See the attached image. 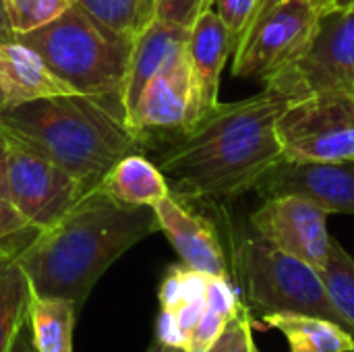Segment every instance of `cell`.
Returning a JSON list of instances; mask_svg holds the SVG:
<instances>
[{
    "mask_svg": "<svg viewBox=\"0 0 354 352\" xmlns=\"http://www.w3.org/2000/svg\"><path fill=\"white\" fill-rule=\"evenodd\" d=\"M319 276L334 307L348 322L354 334V259L336 239H332L330 253Z\"/></svg>",
    "mask_w": 354,
    "mask_h": 352,
    "instance_id": "22",
    "label": "cell"
},
{
    "mask_svg": "<svg viewBox=\"0 0 354 352\" xmlns=\"http://www.w3.org/2000/svg\"><path fill=\"white\" fill-rule=\"evenodd\" d=\"M17 39V33L10 25V19H8V8H6V0H0V44H8V41H15Z\"/></svg>",
    "mask_w": 354,
    "mask_h": 352,
    "instance_id": "35",
    "label": "cell"
},
{
    "mask_svg": "<svg viewBox=\"0 0 354 352\" xmlns=\"http://www.w3.org/2000/svg\"><path fill=\"white\" fill-rule=\"evenodd\" d=\"M77 4L131 39L156 19V0H77Z\"/></svg>",
    "mask_w": 354,
    "mask_h": 352,
    "instance_id": "21",
    "label": "cell"
},
{
    "mask_svg": "<svg viewBox=\"0 0 354 352\" xmlns=\"http://www.w3.org/2000/svg\"><path fill=\"white\" fill-rule=\"evenodd\" d=\"M187 352H212V351H187Z\"/></svg>",
    "mask_w": 354,
    "mask_h": 352,
    "instance_id": "41",
    "label": "cell"
},
{
    "mask_svg": "<svg viewBox=\"0 0 354 352\" xmlns=\"http://www.w3.org/2000/svg\"><path fill=\"white\" fill-rule=\"evenodd\" d=\"M230 54L232 37L218 12L209 6L197 17L187 39V56L197 93L199 116L220 104V77Z\"/></svg>",
    "mask_w": 354,
    "mask_h": 352,
    "instance_id": "14",
    "label": "cell"
},
{
    "mask_svg": "<svg viewBox=\"0 0 354 352\" xmlns=\"http://www.w3.org/2000/svg\"><path fill=\"white\" fill-rule=\"evenodd\" d=\"M286 106L282 95L263 89L241 102H220L187 129L164 137L153 164L170 195L230 199L255 189L284 158L276 124Z\"/></svg>",
    "mask_w": 354,
    "mask_h": 352,
    "instance_id": "1",
    "label": "cell"
},
{
    "mask_svg": "<svg viewBox=\"0 0 354 352\" xmlns=\"http://www.w3.org/2000/svg\"><path fill=\"white\" fill-rule=\"evenodd\" d=\"M158 230L153 207L120 203L97 185L58 222L37 230L17 261L35 297L66 299L81 309L106 270Z\"/></svg>",
    "mask_w": 354,
    "mask_h": 352,
    "instance_id": "2",
    "label": "cell"
},
{
    "mask_svg": "<svg viewBox=\"0 0 354 352\" xmlns=\"http://www.w3.org/2000/svg\"><path fill=\"white\" fill-rule=\"evenodd\" d=\"M10 352H37L35 344H33V336H31V328H29L27 317H25V322L21 324V328H19V332L15 336Z\"/></svg>",
    "mask_w": 354,
    "mask_h": 352,
    "instance_id": "34",
    "label": "cell"
},
{
    "mask_svg": "<svg viewBox=\"0 0 354 352\" xmlns=\"http://www.w3.org/2000/svg\"><path fill=\"white\" fill-rule=\"evenodd\" d=\"M255 189L270 197H303L328 214L354 216V160L344 162H295L280 160Z\"/></svg>",
    "mask_w": 354,
    "mask_h": 352,
    "instance_id": "12",
    "label": "cell"
},
{
    "mask_svg": "<svg viewBox=\"0 0 354 352\" xmlns=\"http://www.w3.org/2000/svg\"><path fill=\"white\" fill-rule=\"evenodd\" d=\"M251 352H261L259 349H257V344H255V342H253V346H251Z\"/></svg>",
    "mask_w": 354,
    "mask_h": 352,
    "instance_id": "40",
    "label": "cell"
},
{
    "mask_svg": "<svg viewBox=\"0 0 354 352\" xmlns=\"http://www.w3.org/2000/svg\"><path fill=\"white\" fill-rule=\"evenodd\" d=\"M263 83L286 102L315 93L354 95V8L324 12L303 52Z\"/></svg>",
    "mask_w": 354,
    "mask_h": 352,
    "instance_id": "6",
    "label": "cell"
},
{
    "mask_svg": "<svg viewBox=\"0 0 354 352\" xmlns=\"http://www.w3.org/2000/svg\"><path fill=\"white\" fill-rule=\"evenodd\" d=\"M4 106H6V95H4V89L0 87V110H2Z\"/></svg>",
    "mask_w": 354,
    "mask_h": 352,
    "instance_id": "39",
    "label": "cell"
},
{
    "mask_svg": "<svg viewBox=\"0 0 354 352\" xmlns=\"http://www.w3.org/2000/svg\"><path fill=\"white\" fill-rule=\"evenodd\" d=\"M17 39L35 50L75 93L122 100L133 39L77 2L44 27L19 33Z\"/></svg>",
    "mask_w": 354,
    "mask_h": 352,
    "instance_id": "4",
    "label": "cell"
},
{
    "mask_svg": "<svg viewBox=\"0 0 354 352\" xmlns=\"http://www.w3.org/2000/svg\"><path fill=\"white\" fill-rule=\"evenodd\" d=\"M0 127L73 174L87 191L139 147L120 98L62 93L4 106Z\"/></svg>",
    "mask_w": 354,
    "mask_h": 352,
    "instance_id": "3",
    "label": "cell"
},
{
    "mask_svg": "<svg viewBox=\"0 0 354 352\" xmlns=\"http://www.w3.org/2000/svg\"><path fill=\"white\" fill-rule=\"evenodd\" d=\"M77 0H6L15 33H27L60 17Z\"/></svg>",
    "mask_w": 354,
    "mask_h": 352,
    "instance_id": "23",
    "label": "cell"
},
{
    "mask_svg": "<svg viewBox=\"0 0 354 352\" xmlns=\"http://www.w3.org/2000/svg\"><path fill=\"white\" fill-rule=\"evenodd\" d=\"M276 2H280V0H261V4H259V8H257V12H255L253 21H255L257 17H261L263 12H268V10H270V8H272ZM253 21H251V23H253ZM249 27H251V25H249Z\"/></svg>",
    "mask_w": 354,
    "mask_h": 352,
    "instance_id": "37",
    "label": "cell"
},
{
    "mask_svg": "<svg viewBox=\"0 0 354 352\" xmlns=\"http://www.w3.org/2000/svg\"><path fill=\"white\" fill-rule=\"evenodd\" d=\"M332 10L326 0H280L257 17L234 50L232 75L261 81L284 66L315 33L324 12Z\"/></svg>",
    "mask_w": 354,
    "mask_h": 352,
    "instance_id": "8",
    "label": "cell"
},
{
    "mask_svg": "<svg viewBox=\"0 0 354 352\" xmlns=\"http://www.w3.org/2000/svg\"><path fill=\"white\" fill-rule=\"evenodd\" d=\"M253 346V322L245 307L234 319L228 322L222 336L209 349L212 352H251Z\"/></svg>",
    "mask_w": 354,
    "mask_h": 352,
    "instance_id": "26",
    "label": "cell"
},
{
    "mask_svg": "<svg viewBox=\"0 0 354 352\" xmlns=\"http://www.w3.org/2000/svg\"><path fill=\"white\" fill-rule=\"evenodd\" d=\"M153 212L160 230L178 253L183 266L207 276H228L222 245L207 220L189 212L174 195L160 199Z\"/></svg>",
    "mask_w": 354,
    "mask_h": 352,
    "instance_id": "13",
    "label": "cell"
},
{
    "mask_svg": "<svg viewBox=\"0 0 354 352\" xmlns=\"http://www.w3.org/2000/svg\"><path fill=\"white\" fill-rule=\"evenodd\" d=\"M205 301H207L209 309L222 313L228 319H234L245 309V305L239 301V295H236L234 286L230 284L228 276H209Z\"/></svg>",
    "mask_w": 354,
    "mask_h": 352,
    "instance_id": "28",
    "label": "cell"
},
{
    "mask_svg": "<svg viewBox=\"0 0 354 352\" xmlns=\"http://www.w3.org/2000/svg\"><path fill=\"white\" fill-rule=\"evenodd\" d=\"M328 216V212L303 197L282 195L266 199L263 205L251 214V228L268 245L319 272L332 245Z\"/></svg>",
    "mask_w": 354,
    "mask_h": 352,
    "instance_id": "10",
    "label": "cell"
},
{
    "mask_svg": "<svg viewBox=\"0 0 354 352\" xmlns=\"http://www.w3.org/2000/svg\"><path fill=\"white\" fill-rule=\"evenodd\" d=\"M31 284L15 251L0 253V352H10L27 317Z\"/></svg>",
    "mask_w": 354,
    "mask_h": 352,
    "instance_id": "20",
    "label": "cell"
},
{
    "mask_svg": "<svg viewBox=\"0 0 354 352\" xmlns=\"http://www.w3.org/2000/svg\"><path fill=\"white\" fill-rule=\"evenodd\" d=\"M156 340L166 344V346H174V349H183L187 352V336L183 334V330L178 328V322L174 317L172 309H162L160 317H158V326H156Z\"/></svg>",
    "mask_w": 354,
    "mask_h": 352,
    "instance_id": "30",
    "label": "cell"
},
{
    "mask_svg": "<svg viewBox=\"0 0 354 352\" xmlns=\"http://www.w3.org/2000/svg\"><path fill=\"white\" fill-rule=\"evenodd\" d=\"M261 0H212V8L218 12L232 37V54L247 33Z\"/></svg>",
    "mask_w": 354,
    "mask_h": 352,
    "instance_id": "24",
    "label": "cell"
},
{
    "mask_svg": "<svg viewBox=\"0 0 354 352\" xmlns=\"http://www.w3.org/2000/svg\"><path fill=\"white\" fill-rule=\"evenodd\" d=\"M212 6V0H156V19L191 29L197 17Z\"/></svg>",
    "mask_w": 354,
    "mask_h": 352,
    "instance_id": "27",
    "label": "cell"
},
{
    "mask_svg": "<svg viewBox=\"0 0 354 352\" xmlns=\"http://www.w3.org/2000/svg\"><path fill=\"white\" fill-rule=\"evenodd\" d=\"M158 299L162 309H176L183 303V263L172 266L168 270V274L160 284Z\"/></svg>",
    "mask_w": 354,
    "mask_h": 352,
    "instance_id": "31",
    "label": "cell"
},
{
    "mask_svg": "<svg viewBox=\"0 0 354 352\" xmlns=\"http://www.w3.org/2000/svg\"><path fill=\"white\" fill-rule=\"evenodd\" d=\"M145 352H185V351H183V349H174V346H166V344H162V342H158V340H156V342H153V344H151V346H149Z\"/></svg>",
    "mask_w": 354,
    "mask_h": 352,
    "instance_id": "36",
    "label": "cell"
},
{
    "mask_svg": "<svg viewBox=\"0 0 354 352\" xmlns=\"http://www.w3.org/2000/svg\"><path fill=\"white\" fill-rule=\"evenodd\" d=\"M79 307L56 297H35L31 293L27 322L37 352H73V332Z\"/></svg>",
    "mask_w": 354,
    "mask_h": 352,
    "instance_id": "19",
    "label": "cell"
},
{
    "mask_svg": "<svg viewBox=\"0 0 354 352\" xmlns=\"http://www.w3.org/2000/svg\"><path fill=\"white\" fill-rule=\"evenodd\" d=\"M189 29L172 25L162 19H153L135 39L129 60V73L122 89V104L127 118L137 106L145 85L178 54L187 48Z\"/></svg>",
    "mask_w": 354,
    "mask_h": 352,
    "instance_id": "15",
    "label": "cell"
},
{
    "mask_svg": "<svg viewBox=\"0 0 354 352\" xmlns=\"http://www.w3.org/2000/svg\"><path fill=\"white\" fill-rule=\"evenodd\" d=\"M0 87L6 95V106L33 102L39 98L75 93L62 79H58L46 60L21 44L19 39L0 44Z\"/></svg>",
    "mask_w": 354,
    "mask_h": 352,
    "instance_id": "16",
    "label": "cell"
},
{
    "mask_svg": "<svg viewBox=\"0 0 354 352\" xmlns=\"http://www.w3.org/2000/svg\"><path fill=\"white\" fill-rule=\"evenodd\" d=\"M332 8L336 10H348V8H354V0H330Z\"/></svg>",
    "mask_w": 354,
    "mask_h": 352,
    "instance_id": "38",
    "label": "cell"
},
{
    "mask_svg": "<svg viewBox=\"0 0 354 352\" xmlns=\"http://www.w3.org/2000/svg\"><path fill=\"white\" fill-rule=\"evenodd\" d=\"M0 199L8 201V135L0 127Z\"/></svg>",
    "mask_w": 354,
    "mask_h": 352,
    "instance_id": "33",
    "label": "cell"
},
{
    "mask_svg": "<svg viewBox=\"0 0 354 352\" xmlns=\"http://www.w3.org/2000/svg\"><path fill=\"white\" fill-rule=\"evenodd\" d=\"M197 118L199 104L185 48L145 85L127 122L141 145L149 135H162L164 139L166 133L187 129Z\"/></svg>",
    "mask_w": 354,
    "mask_h": 352,
    "instance_id": "11",
    "label": "cell"
},
{
    "mask_svg": "<svg viewBox=\"0 0 354 352\" xmlns=\"http://www.w3.org/2000/svg\"><path fill=\"white\" fill-rule=\"evenodd\" d=\"M100 187L112 199L127 205L153 207L160 199L170 195L168 183L160 168L137 151L118 160L102 178Z\"/></svg>",
    "mask_w": 354,
    "mask_h": 352,
    "instance_id": "17",
    "label": "cell"
},
{
    "mask_svg": "<svg viewBox=\"0 0 354 352\" xmlns=\"http://www.w3.org/2000/svg\"><path fill=\"white\" fill-rule=\"evenodd\" d=\"M263 322L282 332L290 352H354V336L336 322L303 313H266Z\"/></svg>",
    "mask_w": 354,
    "mask_h": 352,
    "instance_id": "18",
    "label": "cell"
},
{
    "mask_svg": "<svg viewBox=\"0 0 354 352\" xmlns=\"http://www.w3.org/2000/svg\"><path fill=\"white\" fill-rule=\"evenodd\" d=\"M228 317H224L222 313L214 311V309H205L201 322L197 324L195 332L191 334L189 340V349L187 351H209L214 346V342L222 336V332L228 326Z\"/></svg>",
    "mask_w": 354,
    "mask_h": 352,
    "instance_id": "29",
    "label": "cell"
},
{
    "mask_svg": "<svg viewBox=\"0 0 354 352\" xmlns=\"http://www.w3.org/2000/svg\"><path fill=\"white\" fill-rule=\"evenodd\" d=\"M234 266L247 305L263 315L282 311L315 315L353 332L348 322L334 307L313 266L278 251L257 234L236 245Z\"/></svg>",
    "mask_w": 354,
    "mask_h": 352,
    "instance_id": "5",
    "label": "cell"
},
{
    "mask_svg": "<svg viewBox=\"0 0 354 352\" xmlns=\"http://www.w3.org/2000/svg\"><path fill=\"white\" fill-rule=\"evenodd\" d=\"M87 189L46 156L8 137V203L37 230L58 222Z\"/></svg>",
    "mask_w": 354,
    "mask_h": 352,
    "instance_id": "9",
    "label": "cell"
},
{
    "mask_svg": "<svg viewBox=\"0 0 354 352\" xmlns=\"http://www.w3.org/2000/svg\"><path fill=\"white\" fill-rule=\"evenodd\" d=\"M276 131L284 160H354V95L315 93L288 102Z\"/></svg>",
    "mask_w": 354,
    "mask_h": 352,
    "instance_id": "7",
    "label": "cell"
},
{
    "mask_svg": "<svg viewBox=\"0 0 354 352\" xmlns=\"http://www.w3.org/2000/svg\"><path fill=\"white\" fill-rule=\"evenodd\" d=\"M35 234L37 228L31 226L8 201L0 199V253H19L25 245H29Z\"/></svg>",
    "mask_w": 354,
    "mask_h": 352,
    "instance_id": "25",
    "label": "cell"
},
{
    "mask_svg": "<svg viewBox=\"0 0 354 352\" xmlns=\"http://www.w3.org/2000/svg\"><path fill=\"white\" fill-rule=\"evenodd\" d=\"M205 309H207V301H183L176 309H172L174 311V317L178 322V328L187 336V349H189L191 334L195 332L197 324L201 322Z\"/></svg>",
    "mask_w": 354,
    "mask_h": 352,
    "instance_id": "32",
    "label": "cell"
}]
</instances>
